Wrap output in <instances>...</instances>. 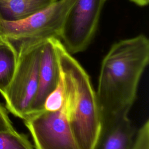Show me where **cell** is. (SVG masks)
I'll use <instances>...</instances> for the list:
<instances>
[{"label":"cell","instance_id":"11","mask_svg":"<svg viewBox=\"0 0 149 149\" xmlns=\"http://www.w3.org/2000/svg\"><path fill=\"white\" fill-rule=\"evenodd\" d=\"M0 149H34L26 136L14 129L0 131Z\"/></svg>","mask_w":149,"mask_h":149},{"label":"cell","instance_id":"12","mask_svg":"<svg viewBox=\"0 0 149 149\" xmlns=\"http://www.w3.org/2000/svg\"><path fill=\"white\" fill-rule=\"evenodd\" d=\"M63 104V95L61 78V82L59 86L48 96L45 100L44 105V109L51 111H58L62 108Z\"/></svg>","mask_w":149,"mask_h":149},{"label":"cell","instance_id":"6","mask_svg":"<svg viewBox=\"0 0 149 149\" xmlns=\"http://www.w3.org/2000/svg\"><path fill=\"white\" fill-rule=\"evenodd\" d=\"M24 123L32 136L34 149H79L62 108L42 109L31 113Z\"/></svg>","mask_w":149,"mask_h":149},{"label":"cell","instance_id":"7","mask_svg":"<svg viewBox=\"0 0 149 149\" xmlns=\"http://www.w3.org/2000/svg\"><path fill=\"white\" fill-rule=\"evenodd\" d=\"M60 82V68L55 48L50 38L44 42L41 48L38 90L29 115L44 108L45 100L57 88Z\"/></svg>","mask_w":149,"mask_h":149},{"label":"cell","instance_id":"14","mask_svg":"<svg viewBox=\"0 0 149 149\" xmlns=\"http://www.w3.org/2000/svg\"><path fill=\"white\" fill-rule=\"evenodd\" d=\"M5 108L0 104V131L13 129Z\"/></svg>","mask_w":149,"mask_h":149},{"label":"cell","instance_id":"5","mask_svg":"<svg viewBox=\"0 0 149 149\" xmlns=\"http://www.w3.org/2000/svg\"><path fill=\"white\" fill-rule=\"evenodd\" d=\"M107 0H76L63 24L59 39L71 54L83 52L97 31Z\"/></svg>","mask_w":149,"mask_h":149},{"label":"cell","instance_id":"16","mask_svg":"<svg viewBox=\"0 0 149 149\" xmlns=\"http://www.w3.org/2000/svg\"><path fill=\"white\" fill-rule=\"evenodd\" d=\"M1 16H0V19H1Z\"/></svg>","mask_w":149,"mask_h":149},{"label":"cell","instance_id":"9","mask_svg":"<svg viewBox=\"0 0 149 149\" xmlns=\"http://www.w3.org/2000/svg\"><path fill=\"white\" fill-rule=\"evenodd\" d=\"M57 0H0V16L7 20H17L40 12Z\"/></svg>","mask_w":149,"mask_h":149},{"label":"cell","instance_id":"4","mask_svg":"<svg viewBox=\"0 0 149 149\" xmlns=\"http://www.w3.org/2000/svg\"><path fill=\"white\" fill-rule=\"evenodd\" d=\"M43 44L23 45L17 48L16 69L3 95L8 110L23 120L29 116L37 92L40 55Z\"/></svg>","mask_w":149,"mask_h":149},{"label":"cell","instance_id":"2","mask_svg":"<svg viewBox=\"0 0 149 149\" xmlns=\"http://www.w3.org/2000/svg\"><path fill=\"white\" fill-rule=\"evenodd\" d=\"M61 72L64 112L79 149H94L102 127L101 113L90 78L61 40L51 38Z\"/></svg>","mask_w":149,"mask_h":149},{"label":"cell","instance_id":"8","mask_svg":"<svg viewBox=\"0 0 149 149\" xmlns=\"http://www.w3.org/2000/svg\"><path fill=\"white\" fill-rule=\"evenodd\" d=\"M137 130L129 117L102 124L94 149H131Z\"/></svg>","mask_w":149,"mask_h":149},{"label":"cell","instance_id":"15","mask_svg":"<svg viewBox=\"0 0 149 149\" xmlns=\"http://www.w3.org/2000/svg\"><path fill=\"white\" fill-rule=\"evenodd\" d=\"M129 1L140 6H144L147 5L149 2V0H129Z\"/></svg>","mask_w":149,"mask_h":149},{"label":"cell","instance_id":"3","mask_svg":"<svg viewBox=\"0 0 149 149\" xmlns=\"http://www.w3.org/2000/svg\"><path fill=\"white\" fill-rule=\"evenodd\" d=\"M76 0H57L47 8L17 20L0 19V36L17 48L60 38L68 13Z\"/></svg>","mask_w":149,"mask_h":149},{"label":"cell","instance_id":"13","mask_svg":"<svg viewBox=\"0 0 149 149\" xmlns=\"http://www.w3.org/2000/svg\"><path fill=\"white\" fill-rule=\"evenodd\" d=\"M131 149H149V121L146 120L137 130Z\"/></svg>","mask_w":149,"mask_h":149},{"label":"cell","instance_id":"10","mask_svg":"<svg viewBox=\"0 0 149 149\" xmlns=\"http://www.w3.org/2000/svg\"><path fill=\"white\" fill-rule=\"evenodd\" d=\"M17 61V51L6 38L0 36V93L5 94L13 76Z\"/></svg>","mask_w":149,"mask_h":149},{"label":"cell","instance_id":"1","mask_svg":"<svg viewBox=\"0 0 149 149\" xmlns=\"http://www.w3.org/2000/svg\"><path fill=\"white\" fill-rule=\"evenodd\" d=\"M148 62L149 41L144 34L111 46L102 61L96 91L102 125L128 117Z\"/></svg>","mask_w":149,"mask_h":149}]
</instances>
